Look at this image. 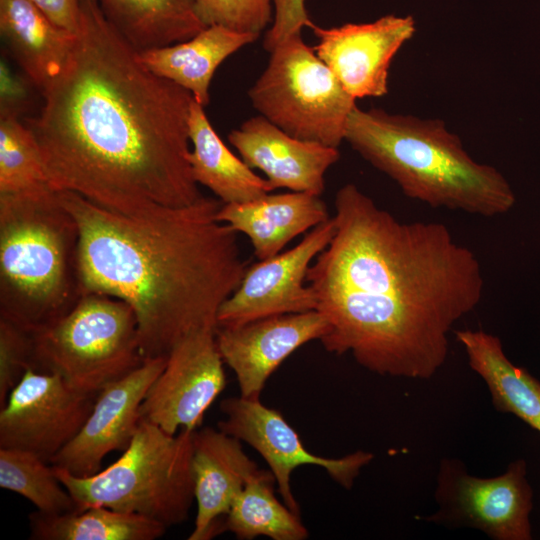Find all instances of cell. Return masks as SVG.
<instances>
[{"label":"cell","mask_w":540,"mask_h":540,"mask_svg":"<svg viewBox=\"0 0 540 540\" xmlns=\"http://www.w3.org/2000/svg\"><path fill=\"white\" fill-rule=\"evenodd\" d=\"M334 233L335 222L330 217L293 248L248 267L238 288L219 308L218 327L316 310L315 296L306 282L307 272Z\"/></svg>","instance_id":"13"},{"label":"cell","mask_w":540,"mask_h":540,"mask_svg":"<svg viewBox=\"0 0 540 540\" xmlns=\"http://www.w3.org/2000/svg\"><path fill=\"white\" fill-rule=\"evenodd\" d=\"M58 192L79 229L82 293L131 306L144 359L167 358L187 335L217 330L219 308L248 268L238 232L217 219L221 200L202 196L186 206L123 214Z\"/></svg>","instance_id":"3"},{"label":"cell","mask_w":540,"mask_h":540,"mask_svg":"<svg viewBox=\"0 0 540 540\" xmlns=\"http://www.w3.org/2000/svg\"><path fill=\"white\" fill-rule=\"evenodd\" d=\"M27 120L53 188L130 214L196 202L189 163L190 92L140 63L137 50L81 0L74 48Z\"/></svg>","instance_id":"1"},{"label":"cell","mask_w":540,"mask_h":540,"mask_svg":"<svg viewBox=\"0 0 540 540\" xmlns=\"http://www.w3.org/2000/svg\"><path fill=\"white\" fill-rule=\"evenodd\" d=\"M329 331L317 310L275 315L231 327H218L222 360L236 376L240 396L260 399L273 372L299 347L321 340Z\"/></svg>","instance_id":"16"},{"label":"cell","mask_w":540,"mask_h":540,"mask_svg":"<svg viewBox=\"0 0 540 540\" xmlns=\"http://www.w3.org/2000/svg\"><path fill=\"white\" fill-rule=\"evenodd\" d=\"M259 36L212 25L188 40L137 51V57L152 73L187 90L205 107L210 101L209 87L219 65Z\"/></svg>","instance_id":"20"},{"label":"cell","mask_w":540,"mask_h":540,"mask_svg":"<svg viewBox=\"0 0 540 540\" xmlns=\"http://www.w3.org/2000/svg\"><path fill=\"white\" fill-rule=\"evenodd\" d=\"M196 430L172 435L141 419L122 456L97 474L77 477L52 466L75 500L77 511L104 506L142 515L168 528L188 518L195 499L192 456Z\"/></svg>","instance_id":"6"},{"label":"cell","mask_w":540,"mask_h":540,"mask_svg":"<svg viewBox=\"0 0 540 540\" xmlns=\"http://www.w3.org/2000/svg\"><path fill=\"white\" fill-rule=\"evenodd\" d=\"M79 229L59 192L0 195V319L34 333L83 295Z\"/></svg>","instance_id":"5"},{"label":"cell","mask_w":540,"mask_h":540,"mask_svg":"<svg viewBox=\"0 0 540 540\" xmlns=\"http://www.w3.org/2000/svg\"><path fill=\"white\" fill-rule=\"evenodd\" d=\"M29 527L33 540H155L166 531L152 519L104 506L63 514L36 510L29 515Z\"/></svg>","instance_id":"25"},{"label":"cell","mask_w":540,"mask_h":540,"mask_svg":"<svg viewBox=\"0 0 540 540\" xmlns=\"http://www.w3.org/2000/svg\"><path fill=\"white\" fill-rule=\"evenodd\" d=\"M435 499L438 510L428 521L478 529L495 540H530L533 490L527 464L518 459L496 477L467 473L458 459L441 460Z\"/></svg>","instance_id":"9"},{"label":"cell","mask_w":540,"mask_h":540,"mask_svg":"<svg viewBox=\"0 0 540 540\" xmlns=\"http://www.w3.org/2000/svg\"><path fill=\"white\" fill-rule=\"evenodd\" d=\"M310 22L305 0H274L273 21L264 37V49L271 52L283 41L301 34Z\"/></svg>","instance_id":"31"},{"label":"cell","mask_w":540,"mask_h":540,"mask_svg":"<svg viewBox=\"0 0 540 540\" xmlns=\"http://www.w3.org/2000/svg\"><path fill=\"white\" fill-rule=\"evenodd\" d=\"M329 218L319 195L295 191L268 193L244 203H223L217 213L220 222L249 238L259 260L279 254L294 238Z\"/></svg>","instance_id":"19"},{"label":"cell","mask_w":540,"mask_h":540,"mask_svg":"<svg viewBox=\"0 0 540 540\" xmlns=\"http://www.w3.org/2000/svg\"><path fill=\"white\" fill-rule=\"evenodd\" d=\"M333 218L306 277L329 324L324 349L382 376L431 378L453 326L482 299L477 256L444 224L399 221L352 183L337 191Z\"/></svg>","instance_id":"2"},{"label":"cell","mask_w":540,"mask_h":540,"mask_svg":"<svg viewBox=\"0 0 540 540\" xmlns=\"http://www.w3.org/2000/svg\"><path fill=\"white\" fill-rule=\"evenodd\" d=\"M223 363L216 330H198L181 339L148 389L141 419L172 435L178 429L196 430L226 385Z\"/></svg>","instance_id":"12"},{"label":"cell","mask_w":540,"mask_h":540,"mask_svg":"<svg viewBox=\"0 0 540 540\" xmlns=\"http://www.w3.org/2000/svg\"><path fill=\"white\" fill-rule=\"evenodd\" d=\"M195 11L205 27L260 35L273 21L274 0H196Z\"/></svg>","instance_id":"29"},{"label":"cell","mask_w":540,"mask_h":540,"mask_svg":"<svg viewBox=\"0 0 540 540\" xmlns=\"http://www.w3.org/2000/svg\"><path fill=\"white\" fill-rule=\"evenodd\" d=\"M97 396L58 374L28 369L0 408V448L29 451L50 464L78 434Z\"/></svg>","instance_id":"10"},{"label":"cell","mask_w":540,"mask_h":540,"mask_svg":"<svg viewBox=\"0 0 540 540\" xmlns=\"http://www.w3.org/2000/svg\"><path fill=\"white\" fill-rule=\"evenodd\" d=\"M468 364L486 383L496 410L511 413L540 433V381L506 356L501 340L483 330H456Z\"/></svg>","instance_id":"23"},{"label":"cell","mask_w":540,"mask_h":540,"mask_svg":"<svg viewBox=\"0 0 540 540\" xmlns=\"http://www.w3.org/2000/svg\"><path fill=\"white\" fill-rule=\"evenodd\" d=\"M48 464L29 451L0 448V487L25 497L43 513L77 511L75 500Z\"/></svg>","instance_id":"28"},{"label":"cell","mask_w":540,"mask_h":540,"mask_svg":"<svg viewBox=\"0 0 540 540\" xmlns=\"http://www.w3.org/2000/svg\"><path fill=\"white\" fill-rule=\"evenodd\" d=\"M54 189L39 144L16 112L2 105L0 116V195Z\"/></svg>","instance_id":"27"},{"label":"cell","mask_w":540,"mask_h":540,"mask_svg":"<svg viewBox=\"0 0 540 540\" xmlns=\"http://www.w3.org/2000/svg\"><path fill=\"white\" fill-rule=\"evenodd\" d=\"M225 418L217 428L253 447L266 461L283 502L300 515V506L291 487L292 472L299 466L314 465L345 489H351L361 469L374 455L356 451L340 458H325L311 453L298 433L276 409L260 399L225 398L220 403Z\"/></svg>","instance_id":"11"},{"label":"cell","mask_w":540,"mask_h":540,"mask_svg":"<svg viewBox=\"0 0 540 540\" xmlns=\"http://www.w3.org/2000/svg\"><path fill=\"white\" fill-rule=\"evenodd\" d=\"M192 469L197 514L188 539L208 540L220 533V519L260 468L239 439L205 427L194 433Z\"/></svg>","instance_id":"18"},{"label":"cell","mask_w":540,"mask_h":540,"mask_svg":"<svg viewBox=\"0 0 540 540\" xmlns=\"http://www.w3.org/2000/svg\"><path fill=\"white\" fill-rule=\"evenodd\" d=\"M105 16L137 51L190 39L205 26L196 0H98Z\"/></svg>","instance_id":"24"},{"label":"cell","mask_w":540,"mask_h":540,"mask_svg":"<svg viewBox=\"0 0 540 540\" xmlns=\"http://www.w3.org/2000/svg\"><path fill=\"white\" fill-rule=\"evenodd\" d=\"M32 334V369L85 393H99L145 361L133 309L104 294L84 293L65 316Z\"/></svg>","instance_id":"7"},{"label":"cell","mask_w":540,"mask_h":540,"mask_svg":"<svg viewBox=\"0 0 540 540\" xmlns=\"http://www.w3.org/2000/svg\"><path fill=\"white\" fill-rule=\"evenodd\" d=\"M270 470L259 469L235 498L221 521L220 533L229 531L238 539L265 536L273 540H304L309 533L300 515L275 496Z\"/></svg>","instance_id":"26"},{"label":"cell","mask_w":540,"mask_h":540,"mask_svg":"<svg viewBox=\"0 0 540 540\" xmlns=\"http://www.w3.org/2000/svg\"><path fill=\"white\" fill-rule=\"evenodd\" d=\"M0 31L41 91L64 70L76 39V33L58 26L31 0H0Z\"/></svg>","instance_id":"21"},{"label":"cell","mask_w":540,"mask_h":540,"mask_svg":"<svg viewBox=\"0 0 540 540\" xmlns=\"http://www.w3.org/2000/svg\"><path fill=\"white\" fill-rule=\"evenodd\" d=\"M317 56L354 99L388 93L389 68L400 48L416 32L412 16L386 15L367 23L323 28L312 21Z\"/></svg>","instance_id":"14"},{"label":"cell","mask_w":540,"mask_h":540,"mask_svg":"<svg viewBox=\"0 0 540 540\" xmlns=\"http://www.w3.org/2000/svg\"><path fill=\"white\" fill-rule=\"evenodd\" d=\"M344 140L404 195L430 207L496 217L515 205L503 174L475 161L440 119L356 106Z\"/></svg>","instance_id":"4"},{"label":"cell","mask_w":540,"mask_h":540,"mask_svg":"<svg viewBox=\"0 0 540 540\" xmlns=\"http://www.w3.org/2000/svg\"><path fill=\"white\" fill-rule=\"evenodd\" d=\"M58 26L76 33L81 0H31Z\"/></svg>","instance_id":"32"},{"label":"cell","mask_w":540,"mask_h":540,"mask_svg":"<svg viewBox=\"0 0 540 540\" xmlns=\"http://www.w3.org/2000/svg\"><path fill=\"white\" fill-rule=\"evenodd\" d=\"M269 53L266 68L248 91L254 109L295 138L338 148L356 99L301 34Z\"/></svg>","instance_id":"8"},{"label":"cell","mask_w":540,"mask_h":540,"mask_svg":"<svg viewBox=\"0 0 540 540\" xmlns=\"http://www.w3.org/2000/svg\"><path fill=\"white\" fill-rule=\"evenodd\" d=\"M228 141L250 168L265 174L273 190L321 196L327 170L340 159L338 148L295 138L260 114L232 130Z\"/></svg>","instance_id":"17"},{"label":"cell","mask_w":540,"mask_h":540,"mask_svg":"<svg viewBox=\"0 0 540 540\" xmlns=\"http://www.w3.org/2000/svg\"><path fill=\"white\" fill-rule=\"evenodd\" d=\"M33 353V334L0 319V408L25 372L32 369Z\"/></svg>","instance_id":"30"},{"label":"cell","mask_w":540,"mask_h":540,"mask_svg":"<svg viewBox=\"0 0 540 540\" xmlns=\"http://www.w3.org/2000/svg\"><path fill=\"white\" fill-rule=\"evenodd\" d=\"M189 163L195 181L224 204L244 203L273 191L266 178L253 172L218 136L204 106L194 99L189 113Z\"/></svg>","instance_id":"22"},{"label":"cell","mask_w":540,"mask_h":540,"mask_svg":"<svg viewBox=\"0 0 540 540\" xmlns=\"http://www.w3.org/2000/svg\"><path fill=\"white\" fill-rule=\"evenodd\" d=\"M167 358L145 359L127 376L105 386L78 434L50 464L77 477L101 471L105 456L127 449L141 421L140 406Z\"/></svg>","instance_id":"15"}]
</instances>
